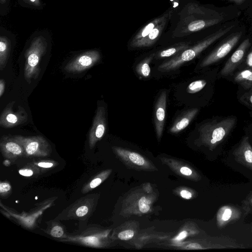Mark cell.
<instances>
[{
  "instance_id": "obj_4",
  "label": "cell",
  "mask_w": 252,
  "mask_h": 252,
  "mask_svg": "<svg viewBox=\"0 0 252 252\" xmlns=\"http://www.w3.org/2000/svg\"><path fill=\"white\" fill-rule=\"evenodd\" d=\"M47 43L44 38L39 36L35 38L25 54L24 77L30 84L32 79H36L40 72V61L45 53Z\"/></svg>"
},
{
  "instance_id": "obj_7",
  "label": "cell",
  "mask_w": 252,
  "mask_h": 252,
  "mask_svg": "<svg viewBox=\"0 0 252 252\" xmlns=\"http://www.w3.org/2000/svg\"><path fill=\"white\" fill-rule=\"evenodd\" d=\"M100 59V55L98 51H87L69 62L64 69L68 72L80 73L92 67L99 61Z\"/></svg>"
},
{
  "instance_id": "obj_20",
  "label": "cell",
  "mask_w": 252,
  "mask_h": 252,
  "mask_svg": "<svg viewBox=\"0 0 252 252\" xmlns=\"http://www.w3.org/2000/svg\"><path fill=\"white\" fill-rule=\"evenodd\" d=\"M189 47V45L188 43H181L175 47H171L162 50L159 53L158 56L160 58L169 57L175 54H178L184 50L188 48Z\"/></svg>"
},
{
  "instance_id": "obj_1",
  "label": "cell",
  "mask_w": 252,
  "mask_h": 252,
  "mask_svg": "<svg viewBox=\"0 0 252 252\" xmlns=\"http://www.w3.org/2000/svg\"><path fill=\"white\" fill-rule=\"evenodd\" d=\"M241 23L239 18L227 22L215 27L205 37L191 47L177 54L174 58L158 67L161 72L175 69L182 64L190 61L209 46L216 43Z\"/></svg>"
},
{
  "instance_id": "obj_5",
  "label": "cell",
  "mask_w": 252,
  "mask_h": 252,
  "mask_svg": "<svg viewBox=\"0 0 252 252\" xmlns=\"http://www.w3.org/2000/svg\"><path fill=\"white\" fill-rule=\"evenodd\" d=\"M252 48V32L247 33L219 73L220 77L231 75L240 65Z\"/></svg>"
},
{
  "instance_id": "obj_34",
  "label": "cell",
  "mask_w": 252,
  "mask_h": 252,
  "mask_svg": "<svg viewBox=\"0 0 252 252\" xmlns=\"http://www.w3.org/2000/svg\"><path fill=\"white\" fill-rule=\"evenodd\" d=\"M101 182V180L100 178H95L92 180L90 183V187L91 188H94L99 185Z\"/></svg>"
},
{
  "instance_id": "obj_3",
  "label": "cell",
  "mask_w": 252,
  "mask_h": 252,
  "mask_svg": "<svg viewBox=\"0 0 252 252\" xmlns=\"http://www.w3.org/2000/svg\"><path fill=\"white\" fill-rule=\"evenodd\" d=\"M247 33L246 26L241 23L217 42L213 49L202 61L200 66L205 67L221 60L239 44Z\"/></svg>"
},
{
  "instance_id": "obj_39",
  "label": "cell",
  "mask_w": 252,
  "mask_h": 252,
  "mask_svg": "<svg viewBox=\"0 0 252 252\" xmlns=\"http://www.w3.org/2000/svg\"><path fill=\"white\" fill-rule=\"evenodd\" d=\"M247 13H248V14L249 15V16H250V18L251 19V21H252V8L249 10L248 11V12H247Z\"/></svg>"
},
{
  "instance_id": "obj_31",
  "label": "cell",
  "mask_w": 252,
  "mask_h": 252,
  "mask_svg": "<svg viewBox=\"0 0 252 252\" xmlns=\"http://www.w3.org/2000/svg\"><path fill=\"white\" fill-rule=\"evenodd\" d=\"M181 196L186 199H190L192 197V194L190 192L187 190H182L180 192Z\"/></svg>"
},
{
  "instance_id": "obj_37",
  "label": "cell",
  "mask_w": 252,
  "mask_h": 252,
  "mask_svg": "<svg viewBox=\"0 0 252 252\" xmlns=\"http://www.w3.org/2000/svg\"><path fill=\"white\" fill-rule=\"evenodd\" d=\"M53 163L49 162H39L38 165L40 167L44 168H49L53 166Z\"/></svg>"
},
{
  "instance_id": "obj_9",
  "label": "cell",
  "mask_w": 252,
  "mask_h": 252,
  "mask_svg": "<svg viewBox=\"0 0 252 252\" xmlns=\"http://www.w3.org/2000/svg\"><path fill=\"white\" fill-rule=\"evenodd\" d=\"M106 128L105 110L103 106L97 108L93 125L90 132L91 143L101 139L103 136Z\"/></svg>"
},
{
  "instance_id": "obj_21",
  "label": "cell",
  "mask_w": 252,
  "mask_h": 252,
  "mask_svg": "<svg viewBox=\"0 0 252 252\" xmlns=\"http://www.w3.org/2000/svg\"><path fill=\"white\" fill-rule=\"evenodd\" d=\"M207 85V82L204 79L198 80L190 83L187 88L189 94H195L202 90Z\"/></svg>"
},
{
  "instance_id": "obj_11",
  "label": "cell",
  "mask_w": 252,
  "mask_h": 252,
  "mask_svg": "<svg viewBox=\"0 0 252 252\" xmlns=\"http://www.w3.org/2000/svg\"><path fill=\"white\" fill-rule=\"evenodd\" d=\"M167 94L163 91L159 96L155 108V130L158 138L161 136L165 121Z\"/></svg>"
},
{
  "instance_id": "obj_15",
  "label": "cell",
  "mask_w": 252,
  "mask_h": 252,
  "mask_svg": "<svg viewBox=\"0 0 252 252\" xmlns=\"http://www.w3.org/2000/svg\"><path fill=\"white\" fill-rule=\"evenodd\" d=\"M233 81L244 89L252 87V67L237 72L233 76Z\"/></svg>"
},
{
  "instance_id": "obj_8",
  "label": "cell",
  "mask_w": 252,
  "mask_h": 252,
  "mask_svg": "<svg viewBox=\"0 0 252 252\" xmlns=\"http://www.w3.org/2000/svg\"><path fill=\"white\" fill-rule=\"evenodd\" d=\"M232 154L236 162L252 171V147L248 136L242 138Z\"/></svg>"
},
{
  "instance_id": "obj_6",
  "label": "cell",
  "mask_w": 252,
  "mask_h": 252,
  "mask_svg": "<svg viewBox=\"0 0 252 252\" xmlns=\"http://www.w3.org/2000/svg\"><path fill=\"white\" fill-rule=\"evenodd\" d=\"M15 102L9 103L2 111L0 117L1 127L9 128L26 123L28 119V114L20 105L14 108Z\"/></svg>"
},
{
  "instance_id": "obj_19",
  "label": "cell",
  "mask_w": 252,
  "mask_h": 252,
  "mask_svg": "<svg viewBox=\"0 0 252 252\" xmlns=\"http://www.w3.org/2000/svg\"><path fill=\"white\" fill-rule=\"evenodd\" d=\"M154 55L155 54L151 55L137 65L136 67V71L140 76L148 77L150 75L151 68L149 66V63L153 59Z\"/></svg>"
},
{
  "instance_id": "obj_17",
  "label": "cell",
  "mask_w": 252,
  "mask_h": 252,
  "mask_svg": "<svg viewBox=\"0 0 252 252\" xmlns=\"http://www.w3.org/2000/svg\"><path fill=\"white\" fill-rule=\"evenodd\" d=\"M10 42L4 36L0 38V70L5 68L9 57Z\"/></svg>"
},
{
  "instance_id": "obj_33",
  "label": "cell",
  "mask_w": 252,
  "mask_h": 252,
  "mask_svg": "<svg viewBox=\"0 0 252 252\" xmlns=\"http://www.w3.org/2000/svg\"><path fill=\"white\" fill-rule=\"evenodd\" d=\"M180 172L186 176H189L192 174L191 170L187 167H182L181 168Z\"/></svg>"
},
{
  "instance_id": "obj_22",
  "label": "cell",
  "mask_w": 252,
  "mask_h": 252,
  "mask_svg": "<svg viewBox=\"0 0 252 252\" xmlns=\"http://www.w3.org/2000/svg\"><path fill=\"white\" fill-rule=\"evenodd\" d=\"M231 3L242 11L248 12L252 7V0H224Z\"/></svg>"
},
{
  "instance_id": "obj_35",
  "label": "cell",
  "mask_w": 252,
  "mask_h": 252,
  "mask_svg": "<svg viewBox=\"0 0 252 252\" xmlns=\"http://www.w3.org/2000/svg\"><path fill=\"white\" fill-rule=\"evenodd\" d=\"M5 88V80L3 79L0 80V97H1L4 94Z\"/></svg>"
},
{
  "instance_id": "obj_38",
  "label": "cell",
  "mask_w": 252,
  "mask_h": 252,
  "mask_svg": "<svg viewBox=\"0 0 252 252\" xmlns=\"http://www.w3.org/2000/svg\"><path fill=\"white\" fill-rule=\"evenodd\" d=\"M247 203H248V205H245L246 206V208L248 207V209H252V195L249 198Z\"/></svg>"
},
{
  "instance_id": "obj_36",
  "label": "cell",
  "mask_w": 252,
  "mask_h": 252,
  "mask_svg": "<svg viewBox=\"0 0 252 252\" xmlns=\"http://www.w3.org/2000/svg\"><path fill=\"white\" fill-rule=\"evenodd\" d=\"M187 235V232L186 231H182L175 238L176 241H180L184 239Z\"/></svg>"
},
{
  "instance_id": "obj_25",
  "label": "cell",
  "mask_w": 252,
  "mask_h": 252,
  "mask_svg": "<svg viewBox=\"0 0 252 252\" xmlns=\"http://www.w3.org/2000/svg\"><path fill=\"white\" fill-rule=\"evenodd\" d=\"M138 207L140 211L143 213H146L150 210V206L148 200L145 197H142L138 202Z\"/></svg>"
},
{
  "instance_id": "obj_12",
  "label": "cell",
  "mask_w": 252,
  "mask_h": 252,
  "mask_svg": "<svg viewBox=\"0 0 252 252\" xmlns=\"http://www.w3.org/2000/svg\"><path fill=\"white\" fill-rule=\"evenodd\" d=\"M14 139L25 148L28 155L35 153L41 146H45L46 142L41 136L33 137H24L22 136H15Z\"/></svg>"
},
{
  "instance_id": "obj_23",
  "label": "cell",
  "mask_w": 252,
  "mask_h": 252,
  "mask_svg": "<svg viewBox=\"0 0 252 252\" xmlns=\"http://www.w3.org/2000/svg\"><path fill=\"white\" fill-rule=\"evenodd\" d=\"M246 90L248 91L241 95L240 101L248 107L252 108V87Z\"/></svg>"
},
{
  "instance_id": "obj_2",
  "label": "cell",
  "mask_w": 252,
  "mask_h": 252,
  "mask_svg": "<svg viewBox=\"0 0 252 252\" xmlns=\"http://www.w3.org/2000/svg\"><path fill=\"white\" fill-rule=\"evenodd\" d=\"M237 122L234 116L219 117L201 125L198 127L201 143L213 150L229 135Z\"/></svg>"
},
{
  "instance_id": "obj_13",
  "label": "cell",
  "mask_w": 252,
  "mask_h": 252,
  "mask_svg": "<svg viewBox=\"0 0 252 252\" xmlns=\"http://www.w3.org/2000/svg\"><path fill=\"white\" fill-rule=\"evenodd\" d=\"M169 17L158 24L145 37L135 41L131 42L130 46L132 47H143L152 45L156 42L165 28Z\"/></svg>"
},
{
  "instance_id": "obj_18",
  "label": "cell",
  "mask_w": 252,
  "mask_h": 252,
  "mask_svg": "<svg viewBox=\"0 0 252 252\" xmlns=\"http://www.w3.org/2000/svg\"><path fill=\"white\" fill-rule=\"evenodd\" d=\"M3 138L2 146L6 151L14 155H20L22 153L23 149L18 142L15 139V141L9 139L7 137Z\"/></svg>"
},
{
  "instance_id": "obj_14",
  "label": "cell",
  "mask_w": 252,
  "mask_h": 252,
  "mask_svg": "<svg viewBox=\"0 0 252 252\" xmlns=\"http://www.w3.org/2000/svg\"><path fill=\"white\" fill-rule=\"evenodd\" d=\"M198 112V109L193 108L187 111L183 115L177 119L170 128L171 133H177L185 129L195 117Z\"/></svg>"
},
{
  "instance_id": "obj_29",
  "label": "cell",
  "mask_w": 252,
  "mask_h": 252,
  "mask_svg": "<svg viewBox=\"0 0 252 252\" xmlns=\"http://www.w3.org/2000/svg\"><path fill=\"white\" fill-rule=\"evenodd\" d=\"M186 249L191 250H200L203 249L202 246L197 243H193L189 244L186 247Z\"/></svg>"
},
{
  "instance_id": "obj_24",
  "label": "cell",
  "mask_w": 252,
  "mask_h": 252,
  "mask_svg": "<svg viewBox=\"0 0 252 252\" xmlns=\"http://www.w3.org/2000/svg\"><path fill=\"white\" fill-rule=\"evenodd\" d=\"M128 158L131 162L138 165H143L145 163L144 158L137 153H129Z\"/></svg>"
},
{
  "instance_id": "obj_41",
  "label": "cell",
  "mask_w": 252,
  "mask_h": 252,
  "mask_svg": "<svg viewBox=\"0 0 252 252\" xmlns=\"http://www.w3.org/2000/svg\"></svg>"
},
{
  "instance_id": "obj_16",
  "label": "cell",
  "mask_w": 252,
  "mask_h": 252,
  "mask_svg": "<svg viewBox=\"0 0 252 252\" xmlns=\"http://www.w3.org/2000/svg\"><path fill=\"white\" fill-rule=\"evenodd\" d=\"M170 16V13H166L162 16L157 18L150 22L136 34L131 42L135 41L145 37L155 27Z\"/></svg>"
},
{
  "instance_id": "obj_26",
  "label": "cell",
  "mask_w": 252,
  "mask_h": 252,
  "mask_svg": "<svg viewBox=\"0 0 252 252\" xmlns=\"http://www.w3.org/2000/svg\"><path fill=\"white\" fill-rule=\"evenodd\" d=\"M134 236V232L131 230H126L120 232L118 234L119 239L122 240H128Z\"/></svg>"
},
{
  "instance_id": "obj_40",
  "label": "cell",
  "mask_w": 252,
  "mask_h": 252,
  "mask_svg": "<svg viewBox=\"0 0 252 252\" xmlns=\"http://www.w3.org/2000/svg\"><path fill=\"white\" fill-rule=\"evenodd\" d=\"M36 0H30L32 2H34Z\"/></svg>"
},
{
  "instance_id": "obj_10",
  "label": "cell",
  "mask_w": 252,
  "mask_h": 252,
  "mask_svg": "<svg viewBox=\"0 0 252 252\" xmlns=\"http://www.w3.org/2000/svg\"><path fill=\"white\" fill-rule=\"evenodd\" d=\"M241 211L231 205H224L218 210L217 215V224L222 228L238 220L241 216Z\"/></svg>"
},
{
  "instance_id": "obj_32",
  "label": "cell",
  "mask_w": 252,
  "mask_h": 252,
  "mask_svg": "<svg viewBox=\"0 0 252 252\" xmlns=\"http://www.w3.org/2000/svg\"><path fill=\"white\" fill-rule=\"evenodd\" d=\"M19 173H20V174H21L24 176H27V177L31 176L32 175V174H33L32 171L31 169H28L20 170H19Z\"/></svg>"
},
{
  "instance_id": "obj_30",
  "label": "cell",
  "mask_w": 252,
  "mask_h": 252,
  "mask_svg": "<svg viewBox=\"0 0 252 252\" xmlns=\"http://www.w3.org/2000/svg\"><path fill=\"white\" fill-rule=\"evenodd\" d=\"M10 188V186L7 183H3L0 184V192L1 193L8 191Z\"/></svg>"
},
{
  "instance_id": "obj_27",
  "label": "cell",
  "mask_w": 252,
  "mask_h": 252,
  "mask_svg": "<svg viewBox=\"0 0 252 252\" xmlns=\"http://www.w3.org/2000/svg\"><path fill=\"white\" fill-rule=\"evenodd\" d=\"M63 234V231L62 228L59 226L54 227L51 231V235L54 237H60Z\"/></svg>"
},
{
  "instance_id": "obj_28",
  "label": "cell",
  "mask_w": 252,
  "mask_h": 252,
  "mask_svg": "<svg viewBox=\"0 0 252 252\" xmlns=\"http://www.w3.org/2000/svg\"><path fill=\"white\" fill-rule=\"evenodd\" d=\"M88 212V207L85 206H82L77 209L76 211V214L78 217H83L86 215Z\"/></svg>"
}]
</instances>
